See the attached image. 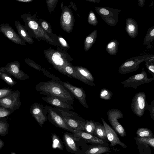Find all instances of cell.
<instances>
[{"label":"cell","mask_w":154,"mask_h":154,"mask_svg":"<svg viewBox=\"0 0 154 154\" xmlns=\"http://www.w3.org/2000/svg\"><path fill=\"white\" fill-rule=\"evenodd\" d=\"M35 88L40 94L54 96L70 105L74 104L73 96L58 80L52 79L40 82L36 85Z\"/></svg>","instance_id":"cell-1"},{"label":"cell","mask_w":154,"mask_h":154,"mask_svg":"<svg viewBox=\"0 0 154 154\" xmlns=\"http://www.w3.org/2000/svg\"><path fill=\"white\" fill-rule=\"evenodd\" d=\"M54 108L60 114L67 126L73 131H84L86 120L76 113L58 107Z\"/></svg>","instance_id":"cell-2"},{"label":"cell","mask_w":154,"mask_h":154,"mask_svg":"<svg viewBox=\"0 0 154 154\" xmlns=\"http://www.w3.org/2000/svg\"><path fill=\"white\" fill-rule=\"evenodd\" d=\"M63 140L66 150L73 154H84L89 146L83 140L67 132L63 135Z\"/></svg>","instance_id":"cell-3"},{"label":"cell","mask_w":154,"mask_h":154,"mask_svg":"<svg viewBox=\"0 0 154 154\" xmlns=\"http://www.w3.org/2000/svg\"><path fill=\"white\" fill-rule=\"evenodd\" d=\"M154 55H146L139 56L127 60L119 67L118 72L121 74H125L135 71L140 67V64L143 62H154Z\"/></svg>","instance_id":"cell-4"},{"label":"cell","mask_w":154,"mask_h":154,"mask_svg":"<svg viewBox=\"0 0 154 154\" xmlns=\"http://www.w3.org/2000/svg\"><path fill=\"white\" fill-rule=\"evenodd\" d=\"M148 104L145 94L142 92L137 93L133 97L131 104L133 112L138 117H141L145 110H147Z\"/></svg>","instance_id":"cell-5"},{"label":"cell","mask_w":154,"mask_h":154,"mask_svg":"<svg viewBox=\"0 0 154 154\" xmlns=\"http://www.w3.org/2000/svg\"><path fill=\"white\" fill-rule=\"evenodd\" d=\"M154 80V78H148L146 72L143 68L138 74L129 77L121 83L125 87H131L137 89L141 85L149 83Z\"/></svg>","instance_id":"cell-6"},{"label":"cell","mask_w":154,"mask_h":154,"mask_svg":"<svg viewBox=\"0 0 154 154\" xmlns=\"http://www.w3.org/2000/svg\"><path fill=\"white\" fill-rule=\"evenodd\" d=\"M107 114L108 120L114 130L121 137H125V130L118 121V119L124 117L122 112L117 109H111L108 111Z\"/></svg>","instance_id":"cell-7"},{"label":"cell","mask_w":154,"mask_h":154,"mask_svg":"<svg viewBox=\"0 0 154 154\" xmlns=\"http://www.w3.org/2000/svg\"><path fill=\"white\" fill-rule=\"evenodd\" d=\"M20 94L18 90L13 91L8 95L0 98V105L14 112L19 109L21 105Z\"/></svg>","instance_id":"cell-8"},{"label":"cell","mask_w":154,"mask_h":154,"mask_svg":"<svg viewBox=\"0 0 154 154\" xmlns=\"http://www.w3.org/2000/svg\"><path fill=\"white\" fill-rule=\"evenodd\" d=\"M45 108L48 113V120L51 123L56 127L73 133V131L67 126L61 115L54 107L45 106Z\"/></svg>","instance_id":"cell-9"},{"label":"cell","mask_w":154,"mask_h":154,"mask_svg":"<svg viewBox=\"0 0 154 154\" xmlns=\"http://www.w3.org/2000/svg\"><path fill=\"white\" fill-rule=\"evenodd\" d=\"M2 69L8 73L11 76L22 81L29 78V76L20 69V63L18 61L11 62L7 63L5 66L1 67Z\"/></svg>","instance_id":"cell-10"},{"label":"cell","mask_w":154,"mask_h":154,"mask_svg":"<svg viewBox=\"0 0 154 154\" xmlns=\"http://www.w3.org/2000/svg\"><path fill=\"white\" fill-rule=\"evenodd\" d=\"M58 82L66 88L85 107L89 108L86 99V95L84 90L82 88L77 87L71 84L68 82H64L60 79Z\"/></svg>","instance_id":"cell-11"},{"label":"cell","mask_w":154,"mask_h":154,"mask_svg":"<svg viewBox=\"0 0 154 154\" xmlns=\"http://www.w3.org/2000/svg\"><path fill=\"white\" fill-rule=\"evenodd\" d=\"M30 112L32 117L42 127L44 123L48 120L47 112L45 106L42 104L35 102L30 106Z\"/></svg>","instance_id":"cell-12"},{"label":"cell","mask_w":154,"mask_h":154,"mask_svg":"<svg viewBox=\"0 0 154 154\" xmlns=\"http://www.w3.org/2000/svg\"><path fill=\"white\" fill-rule=\"evenodd\" d=\"M0 32L13 42L23 45H26L22 40L8 23H2L0 25Z\"/></svg>","instance_id":"cell-13"},{"label":"cell","mask_w":154,"mask_h":154,"mask_svg":"<svg viewBox=\"0 0 154 154\" xmlns=\"http://www.w3.org/2000/svg\"><path fill=\"white\" fill-rule=\"evenodd\" d=\"M106 132L107 139L110 142V147H112L116 145H119L123 148H126L127 146L120 140L114 130L101 118Z\"/></svg>","instance_id":"cell-14"},{"label":"cell","mask_w":154,"mask_h":154,"mask_svg":"<svg viewBox=\"0 0 154 154\" xmlns=\"http://www.w3.org/2000/svg\"><path fill=\"white\" fill-rule=\"evenodd\" d=\"M73 134L76 137L91 144L103 146L106 143L103 140L83 131L74 130Z\"/></svg>","instance_id":"cell-15"},{"label":"cell","mask_w":154,"mask_h":154,"mask_svg":"<svg viewBox=\"0 0 154 154\" xmlns=\"http://www.w3.org/2000/svg\"><path fill=\"white\" fill-rule=\"evenodd\" d=\"M44 101L48 104L57 107L69 110L74 109L73 107L69 104L63 101L59 98L51 95H47L46 97H41Z\"/></svg>","instance_id":"cell-16"},{"label":"cell","mask_w":154,"mask_h":154,"mask_svg":"<svg viewBox=\"0 0 154 154\" xmlns=\"http://www.w3.org/2000/svg\"><path fill=\"white\" fill-rule=\"evenodd\" d=\"M66 72L70 78L73 77L91 86H96L95 84L89 81L75 70L72 66L67 65L65 68Z\"/></svg>","instance_id":"cell-17"},{"label":"cell","mask_w":154,"mask_h":154,"mask_svg":"<svg viewBox=\"0 0 154 154\" xmlns=\"http://www.w3.org/2000/svg\"><path fill=\"white\" fill-rule=\"evenodd\" d=\"M125 30L131 38H136L138 34V27L134 20L131 18L126 19Z\"/></svg>","instance_id":"cell-18"},{"label":"cell","mask_w":154,"mask_h":154,"mask_svg":"<svg viewBox=\"0 0 154 154\" xmlns=\"http://www.w3.org/2000/svg\"><path fill=\"white\" fill-rule=\"evenodd\" d=\"M15 26L17 30L18 34L22 40L25 42L29 44H32L33 42V40L29 36L25 27L18 21H15Z\"/></svg>","instance_id":"cell-19"},{"label":"cell","mask_w":154,"mask_h":154,"mask_svg":"<svg viewBox=\"0 0 154 154\" xmlns=\"http://www.w3.org/2000/svg\"><path fill=\"white\" fill-rule=\"evenodd\" d=\"M110 149L108 146L95 145L89 146L84 154H102L109 152Z\"/></svg>","instance_id":"cell-20"},{"label":"cell","mask_w":154,"mask_h":154,"mask_svg":"<svg viewBox=\"0 0 154 154\" xmlns=\"http://www.w3.org/2000/svg\"><path fill=\"white\" fill-rule=\"evenodd\" d=\"M94 122L95 127L93 134L102 140L107 139L106 129L104 125L99 122L95 121Z\"/></svg>","instance_id":"cell-21"},{"label":"cell","mask_w":154,"mask_h":154,"mask_svg":"<svg viewBox=\"0 0 154 154\" xmlns=\"http://www.w3.org/2000/svg\"><path fill=\"white\" fill-rule=\"evenodd\" d=\"M119 43L116 40L110 41L107 45L106 50L107 52L111 55H115L117 53Z\"/></svg>","instance_id":"cell-22"},{"label":"cell","mask_w":154,"mask_h":154,"mask_svg":"<svg viewBox=\"0 0 154 154\" xmlns=\"http://www.w3.org/2000/svg\"><path fill=\"white\" fill-rule=\"evenodd\" d=\"M76 71L83 76L89 81L93 82L94 78L90 72L86 68L82 67H72Z\"/></svg>","instance_id":"cell-23"},{"label":"cell","mask_w":154,"mask_h":154,"mask_svg":"<svg viewBox=\"0 0 154 154\" xmlns=\"http://www.w3.org/2000/svg\"><path fill=\"white\" fill-rule=\"evenodd\" d=\"M97 31L94 30L86 38L85 42V48L86 51H88L94 44L97 37Z\"/></svg>","instance_id":"cell-24"},{"label":"cell","mask_w":154,"mask_h":154,"mask_svg":"<svg viewBox=\"0 0 154 154\" xmlns=\"http://www.w3.org/2000/svg\"><path fill=\"white\" fill-rule=\"evenodd\" d=\"M8 73L0 68V79H1L9 86H13L15 85L17 82Z\"/></svg>","instance_id":"cell-25"},{"label":"cell","mask_w":154,"mask_h":154,"mask_svg":"<svg viewBox=\"0 0 154 154\" xmlns=\"http://www.w3.org/2000/svg\"><path fill=\"white\" fill-rule=\"evenodd\" d=\"M137 137L149 138L154 137L151 131L147 128H138L136 132Z\"/></svg>","instance_id":"cell-26"},{"label":"cell","mask_w":154,"mask_h":154,"mask_svg":"<svg viewBox=\"0 0 154 154\" xmlns=\"http://www.w3.org/2000/svg\"><path fill=\"white\" fill-rule=\"evenodd\" d=\"M9 127L6 118H3L0 121V135L4 136L7 135L8 133Z\"/></svg>","instance_id":"cell-27"},{"label":"cell","mask_w":154,"mask_h":154,"mask_svg":"<svg viewBox=\"0 0 154 154\" xmlns=\"http://www.w3.org/2000/svg\"><path fill=\"white\" fill-rule=\"evenodd\" d=\"M52 147L54 149L58 148L62 150L63 149V143L59 137L55 134L51 135Z\"/></svg>","instance_id":"cell-28"},{"label":"cell","mask_w":154,"mask_h":154,"mask_svg":"<svg viewBox=\"0 0 154 154\" xmlns=\"http://www.w3.org/2000/svg\"><path fill=\"white\" fill-rule=\"evenodd\" d=\"M154 40V26L149 28L144 38L143 42L144 45H149Z\"/></svg>","instance_id":"cell-29"},{"label":"cell","mask_w":154,"mask_h":154,"mask_svg":"<svg viewBox=\"0 0 154 154\" xmlns=\"http://www.w3.org/2000/svg\"><path fill=\"white\" fill-rule=\"evenodd\" d=\"M62 19V24L64 25V26H69L71 25L72 16L69 11H66L63 13Z\"/></svg>","instance_id":"cell-30"},{"label":"cell","mask_w":154,"mask_h":154,"mask_svg":"<svg viewBox=\"0 0 154 154\" xmlns=\"http://www.w3.org/2000/svg\"><path fill=\"white\" fill-rule=\"evenodd\" d=\"M136 140L140 144H143L145 145L146 147L147 145H149L153 148H154V137L149 138H142L137 137Z\"/></svg>","instance_id":"cell-31"},{"label":"cell","mask_w":154,"mask_h":154,"mask_svg":"<svg viewBox=\"0 0 154 154\" xmlns=\"http://www.w3.org/2000/svg\"><path fill=\"white\" fill-rule=\"evenodd\" d=\"M113 95L112 92L106 88H103L100 91V97L104 100H109Z\"/></svg>","instance_id":"cell-32"},{"label":"cell","mask_w":154,"mask_h":154,"mask_svg":"<svg viewBox=\"0 0 154 154\" xmlns=\"http://www.w3.org/2000/svg\"><path fill=\"white\" fill-rule=\"evenodd\" d=\"M95 124L94 121L92 120H86L85 126V132L91 134H93V133L95 129Z\"/></svg>","instance_id":"cell-33"},{"label":"cell","mask_w":154,"mask_h":154,"mask_svg":"<svg viewBox=\"0 0 154 154\" xmlns=\"http://www.w3.org/2000/svg\"><path fill=\"white\" fill-rule=\"evenodd\" d=\"M88 21V23L93 26H95L98 23V21L93 12L91 11L89 14Z\"/></svg>","instance_id":"cell-34"},{"label":"cell","mask_w":154,"mask_h":154,"mask_svg":"<svg viewBox=\"0 0 154 154\" xmlns=\"http://www.w3.org/2000/svg\"><path fill=\"white\" fill-rule=\"evenodd\" d=\"M26 63H27L29 66L39 71H41L43 73L44 75H45L48 72L45 69L41 68L40 66H38L37 65L34 63L33 62L30 61L29 60H25Z\"/></svg>","instance_id":"cell-35"},{"label":"cell","mask_w":154,"mask_h":154,"mask_svg":"<svg viewBox=\"0 0 154 154\" xmlns=\"http://www.w3.org/2000/svg\"><path fill=\"white\" fill-rule=\"evenodd\" d=\"M13 111L8 110L2 106L0 107V118L6 117L10 115Z\"/></svg>","instance_id":"cell-36"},{"label":"cell","mask_w":154,"mask_h":154,"mask_svg":"<svg viewBox=\"0 0 154 154\" xmlns=\"http://www.w3.org/2000/svg\"><path fill=\"white\" fill-rule=\"evenodd\" d=\"M145 66L147 69L148 72L152 75L153 77L154 76V63L151 62H146Z\"/></svg>","instance_id":"cell-37"},{"label":"cell","mask_w":154,"mask_h":154,"mask_svg":"<svg viewBox=\"0 0 154 154\" xmlns=\"http://www.w3.org/2000/svg\"><path fill=\"white\" fill-rule=\"evenodd\" d=\"M147 110L150 113L151 118L154 120V100H153L151 102L149 105H148Z\"/></svg>","instance_id":"cell-38"},{"label":"cell","mask_w":154,"mask_h":154,"mask_svg":"<svg viewBox=\"0 0 154 154\" xmlns=\"http://www.w3.org/2000/svg\"><path fill=\"white\" fill-rule=\"evenodd\" d=\"M13 91L12 89H0V98L8 95Z\"/></svg>","instance_id":"cell-39"},{"label":"cell","mask_w":154,"mask_h":154,"mask_svg":"<svg viewBox=\"0 0 154 154\" xmlns=\"http://www.w3.org/2000/svg\"><path fill=\"white\" fill-rule=\"evenodd\" d=\"M59 40L62 45L65 47L67 46V44L66 42L64 39L62 38H59Z\"/></svg>","instance_id":"cell-40"},{"label":"cell","mask_w":154,"mask_h":154,"mask_svg":"<svg viewBox=\"0 0 154 154\" xmlns=\"http://www.w3.org/2000/svg\"><path fill=\"white\" fill-rule=\"evenodd\" d=\"M41 25L42 27L45 30H47L48 28V24L45 21L42 22Z\"/></svg>","instance_id":"cell-41"},{"label":"cell","mask_w":154,"mask_h":154,"mask_svg":"<svg viewBox=\"0 0 154 154\" xmlns=\"http://www.w3.org/2000/svg\"><path fill=\"white\" fill-rule=\"evenodd\" d=\"M5 145L4 142L0 139V151Z\"/></svg>","instance_id":"cell-42"},{"label":"cell","mask_w":154,"mask_h":154,"mask_svg":"<svg viewBox=\"0 0 154 154\" xmlns=\"http://www.w3.org/2000/svg\"><path fill=\"white\" fill-rule=\"evenodd\" d=\"M16 1L22 2H32V0H15Z\"/></svg>","instance_id":"cell-43"},{"label":"cell","mask_w":154,"mask_h":154,"mask_svg":"<svg viewBox=\"0 0 154 154\" xmlns=\"http://www.w3.org/2000/svg\"><path fill=\"white\" fill-rule=\"evenodd\" d=\"M11 154H17L16 153L14 152H12Z\"/></svg>","instance_id":"cell-44"},{"label":"cell","mask_w":154,"mask_h":154,"mask_svg":"<svg viewBox=\"0 0 154 154\" xmlns=\"http://www.w3.org/2000/svg\"><path fill=\"white\" fill-rule=\"evenodd\" d=\"M3 119V118H0V121L2 120Z\"/></svg>","instance_id":"cell-45"},{"label":"cell","mask_w":154,"mask_h":154,"mask_svg":"<svg viewBox=\"0 0 154 154\" xmlns=\"http://www.w3.org/2000/svg\"><path fill=\"white\" fill-rule=\"evenodd\" d=\"M1 106H1L0 105V107H1Z\"/></svg>","instance_id":"cell-46"}]
</instances>
